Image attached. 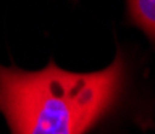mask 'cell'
<instances>
[{"mask_svg": "<svg viewBox=\"0 0 155 134\" xmlns=\"http://www.w3.org/2000/svg\"><path fill=\"white\" fill-rule=\"evenodd\" d=\"M118 49L107 68L73 73L50 61L26 71L0 65V112L12 134H87L115 110L128 83Z\"/></svg>", "mask_w": 155, "mask_h": 134, "instance_id": "6da1fadb", "label": "cell"}, {"mask_svg": "<svg viewBox=\"0 0 155 134\" xmlns=\"http://www.w3.org/2000/svg\"><path fill=\"white\" fill-rule=\"evenodd\" d=\"M128 20L137 26L155 47V0H126Z\"/></svg>", "mask_w": 155, "mask_h": 134, "instance_id": "7a4b0ae2", "label": "cell"}]
</instances>
